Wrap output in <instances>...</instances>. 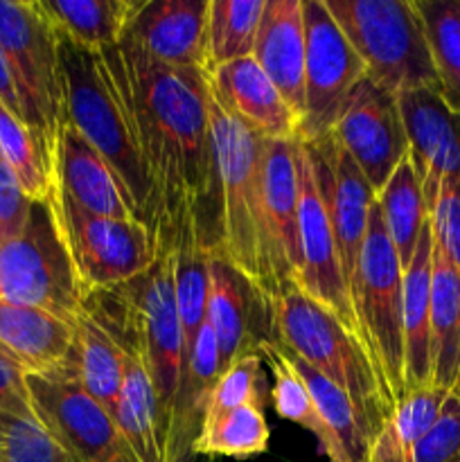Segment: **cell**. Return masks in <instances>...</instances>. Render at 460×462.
Returning a JSON list of instances; mask_svg holds the SVG:
<instances>
[{"instance_id": "1", "label": "cell", "mask_w": 460, "mask_h": 462, "mask_svg": "<svg viewBox=\"0 0 460 462\" xmlns=\"http://www.w3.org/2000/svg\"><path fill=\"white\" fill-rule=\"evenodd\" d=\"M102 59L156 189V251L171 248L179 219L194 212L198 239L212 253L215 158L207 72L162 66L129 36L102 52Z\"/></svg>"}, {"instance_id": "2", "label": "cell", "mask_w": 460, "mask_h": 462, "mask_svg": "<svg viewBox=\"0 0 460 462\" xmlns=\"http://www.w3.org/2000/svg\"><path fill=\"white\" fill-rule=\"evenodd\" d=\"M212 158H215V255L225 257L246 275L266 300H275L291 284L284 280L271 246L262 199L264 138L225 111L207 81Z\"/></svg>"}, {"instance_id": "3", "label": "cell", "mask_w": 460, "mask_h": 462, "mask_svg": "<svg viewBox=\"0 0 460 462\" xmlns=\"http://www.w3.org/2000/svg\"><path fill=\"white\" fill-rule=\"evenodd\" d=\"M84 307L113 341L133 347L143 359L156 391L165 462H174V420L183 386L185 338L176 305L171 248L156 251L153 264L138 278L86 298Z\"/></svg>"}, {"instance_id": "4", "label": "cell", "mask_w": 460, "mask_h": 462, "mask_svg": "<svg viewBox=\"0 0 460 462\" xmlns=\"http://www.w3.org/2000/svg\"><path fill=\"white\" fill-rule=\"evenodd\" d=\"M59 75L61 120L75 126L97 149L115 174L133 219L156 233V189L135 144L129 116L104 66L102 52L59 36Z\"/></svg>"}, {"instance_id": "5", "label": "cell", "mask_w": 460, "mask_h": 462, "mask_svg": "<svg viewBox=\"0 0 460 462\" xmlns=\"http://www.w3.org/2000/svg\"><path fill=\"white\" fill-rule=\"evenodd\" d=\"M271 337L350 397L373 445L395 406L361 338L298 287L271 300Z\"/></svg>"}, {"instance_id": "6", "label": "cell", "mask_w": 460, "mask_h": 462, "mask_svg": "<svg viewBox=\"0 0 460 462\" xmlns=\"http://www.w3.org/2000/svg\"><path fill=\"white\" fill-rule=\"evenodd\" d=\"M365 66V77L401 95L437 90L436 68L415 0H325Z\"/></svg>"}, {"instance_id": "7", "label": "cell", "mask_w": 460, "mask_h": 462, "mask_svg": "<svg viewBox=\"0 0 460 462\" xmlns=\"http://www.w3.org/2000/svg\"><path fill=\"white\" fill-rule=\"evenodd\" d=\"M350 296L361 341L395 406L404 397V269L388 237L377 201L370 208Z\"/></svg>"}, {"instance_id": "8", "label": "cell", "mask_w": 460, "mask_h": 462, "mask_svg": "<svg viewBox=\"0 0 460 462\" xmlns=\"http://www.w3.org/2000/svg\"><path fill=\"white\" fill-rule=\"evenodd\" d=\"M0 50L12 72L23 122L52 171L54 138L61 125L59 32L39 0H0Z\"/></svg>"}, {"instance_id": "9", "label": "cell", "mask_w": 460, "mask_h": 462, "mask_svg": "<svg viewBox=\"0 0 460 462\" xmlns=\"http://www.w3.org/2000/svg\"><path fill=\"white\" fill-rule=\"evenodd\" d=\"M0 298L39 307L70 325L86 311V296L50 199L32 201L21 233L0 244Z\"/></svg>"}, {"instance_id": "10", "label": "cell", "mask_w": 460, "mask_h": 462, "mask_svg": "<svg viewBox=\"0 0 460 462\" xmlns=\"http://www.w3.org/2000/svg\"><path fill=\"white\" fill-rule=\"evenodd\" d=\"M50 203L86 298L138 278L156 260V237L140 221L93 215L57 188Z\"/></svg>"}, {"instance_id": "11", "label": "cell", "mask_w": 460, "mask_h": 462, "mask_svg": "<svg viewBox=\"0 0 460 462\" xmlns=\"http://www.w3.org/2000/svg\"><path fill=\"white\" fill-rule=\"evenodd\" d=\"M305 9V113L300 140L332 134L347 97L365 77V66L325 7V0H302Z\"/></svg>"}, {"instance_id": "12", "label": "cell", "mask_w": 460, "mask_h": 462, "mask_svg": "<svg viewBox=\"0 0 460 462\" xmlns=\"http://www.w3.org/2000/svg\"><path fill=\"white\" fill-rule=\"evenodd\" d=\"M27 393L36 420L77 462H140L115 418L77 383L27 374Z\"/></svg>"}, {"instance_id": "13", "label": "cell", "mask_w": 460, "mask_h": 462, "mask_svg": "<svg viewBox=\"0 0 460 462\" xmlns=\"http://www.w3.org/2000/svg\"><path fill=\"white\" fill-rule=\"evenodd\" d=\"M332 135L356 162L374 197L391 180L401 161L409 158V138L397 95L388 93L368 77L350 93Z\"/></svg>"}, {"instance_id": "14", "label": "cell", "mask_w": 460, "mask_h": 462, "mask_svg": "<svg viewBox=\"0 0 460 462\" xmlns=\"http://www.w3.org/2000/svg\"><path fill=\"white\" fill-rule=\"evenodd\" d=\"M298 244H300L298 289L327 307L352 334L361 338L350 287L338 257L336 237L320 201L309 156L300 140H298Z\"/></svg>"}, {"instance_id": "15", "label": "cell", "mask_w": 460, "mask_h": 462, "mask_svg": "<svg viewBox=\"0 0 460 462\" xmlns=\"http://www.w3.org/2000/svg\"><path fill=\"white\" fill-rule=\"evenodd\" d=\"M302 144L309 156L311 174L332 224L343 273L350 287L365 242L370 208L377 197L350 153L336 143L332 134Z\"/></svg>"}, {"instance_id": "16", "label": "cell", "mask_w": 460, "mask_h": 462, "mask_svg": "<svg viewBox=\"0 0 460 462\" xmlns=\"http://www.w3.org/2000/svg\"><path fill=\"white\" fill-rule=\"evenodd\" d=\"M206 320L219 347L221 373L246 352H257L271 337V302L225 257L210 253Z\"/></svg>"}, {"instance_id": "17", "label": "cell", "mask_w": 460, "mask_h": 462, "mask_svg": "<svg viewBox=\"0 0 460 462\" xmlns=\"http://www.w3.org/2000/svg\"><path fill=\"white\" fill-rule=\"evenodd\" d=\"M397 104L428 212L440 185L460 180V116L446 108L437 90L428 88L397 95Z\"/></svg>"}, {"instance_id": "18", "label": "cell", "mask_w": 460, "mask_h": 462, "mask_svg": "<svg viewBox=\"0 0 460 462\" xmlns=\"http://www.w3.org/2000/svg\"><path fill=\"white\" fill-rule=\"evenodd\" d=\"M210 0H140L124 36L158 63L179 70H207Z\"/></svg>"}, {"instance_id": "19", "label": "cell", "mask_w": 460, "mask_h": 462, "mask_svg": "<svg viewBox=\"0 0 460 462\" xmlns=\"http://www.w3.org/2000/svg\"><path fill=\"white\" fill-rule=\"evenodd\" d=\"M207 81L225 111L253 134L266 140H300V117L253 57L215 68Z\"/></svg>"}, {"instance_id": "20", "label": "cell", "mask_w": 460, "mask_h": 462, "mask_svg": "<svg viewBox=\"0 0 460 462\" xmlns=\"http://www.w3.org/2000/svg\"><path fill=\"white\" fill-rule=\"evenodd\" d=\"M52 188L93 215L133 219L108 162L75 126L63 120L52 149Z\"/></svg>"}, {"instance_id": "21", "label": "cell", "mask_w": 460, "mask_h": 462, "mask_svg": "<svg viewBox=\"0 0 460 462\" xmlns=\"http://www.w3.org/2000/svg\"><path fill=\"white\" fill-rule=\"evenodd\" d=\"M305 50L302 0H266L251 57L300 122L305 113Z\"/></svg>"}, {"instance_id": "22", "label": "cell", "mask_w": 460, "mask_h": 462, "mask_svg": "<svg viewBox=\"0 0 460 462\" xmlns=\"http://www.w3.org/2000/svg\"><path fill=\"white\" fill-rule=\"evenodd\" d=\"M262 199L271 246L284 280L298 287V140H266L262 147Z\"/></svg>"}, {"instance_id": "23", "label": "cell", "mask_w": 460, "mask_h": 462, "mask_svg": "<svg viewBox=\"0 0 460 462\" xmlns=\"http://www.w3.org/2000/svg\"><path fill=\"white\" fill-rule=\"evenodd\" d=\"M75 343V325L39 307L0 298V350L27 374H57Z\"/></svg>"}, {"instance_id": "24", "label": "cell", "mask_w": 460, "mask_h": 462, "mask_svg": "<svg viewBox=\"0 0 460 462\" xmlns=\"http://www.w3.org/2000/svg\"><path fill=\"white\" fill-rule=\"evenodd\" d=\"M431 273L433 226L428 219L419 235L413 260L404 271V395L433 386Z\"/></svg>"}, {"instance_id": "25", "label": "cell", "mask_w": 460, "mask_h": 462, "mask_svg": "<svg viewBox=\"0 0 460 462\" xmlns=\"http://www.w3.org/2000/svg\"><path fill=\"white\" fill-rule=\"evenodd\" d=\"M122 373L124 364H122L120 346L88 311H84L75 323V343L66 364L57 374L48 377H61L77 383L115 418Z\"/></svg>"}, {"instance_id": "26", "label": "cell", "mask_w": 460, "mask_h": 462, "mask_svg": "<svg viewBox=\"0 0 460 462\" xmlns=\"http://www.w3.org/2000/svg\"><path fill=\"white\" fill-rule=\"evenodd\" d=\"M431 383L445 391L460 379V271L433 237Z\"/></svg>"}, {"instance_id": "27", "label": "cell", "mask_w": 460, "mask_h": 462, "mask_svg": "<svg viewBox=\"0 0 460 462\" xmlns=\"http://www.w3.org/2000/svg\"><path fill=\"white\" fill-rule=\"evenodd\" d=\"M122 350V391L115 409V422L140 462H165L161 415L152 377L138 352L117 343Z\"/></svg>"}, {"instance_id": "28", "label": "cell", "mask_w": 460, "mask_h": 462, "mask_svg": "<svg viewBox=\"0 0 460 462\" xmlns=\"http://www.w3.org/2000/svg\"><path fill=\"white\" fill-rule=\"evenodd\" d=\"M59 36L106 52L124 39L140 0H39Z\"/></svg>"}, {"instance_id": "29", "label": "cell", "mask_w": 460, "mask_h": 462, "mask_svg": "<svg viewBox=\"0 0 460 462\" xmlns=\"http://www.w3.org/2000/svg\"><path fill=\"white\" fill-rule=\"evenodd\" d=\"M446 393L440 386H427L404 395L373 440L363 462H410L418 442L440 415Z\"/></svg>"}, {"instance_id": "30", "label": "cell", "mask_w": 460, "mask_h": 462, "mask_svg": "<svg viewBox=\"0 0 460 462\" xmlns=\"http://www.w3.org/2000/svg\"><path fill=\"white\" fill-rule=\"evenodd\" d=\"M377 206L382 212V221L386 226V233L395 246L400 257L401 269H409L410 260L418 248L419 235L428 221L427 203H424L422 185L413 170L410 158H404L391 176L382 192L377 194Z\"/></svg>"}, {"instance_id": "31", "label": "cell", "mask_w": 460, "mask_h": 462, "mask_svg": "<svg viewBox=\"0 0 460 462\" xmlns=\"http://www.w3.org/2000/svg\"><path fill=\"white\" fill-rule=\"evenodd\" d=\"M437 77V95L460 116V0H415Z\"/></svg>"}, {"instance_id": "32", "label": "cell", "mask_w": 460, "mask_h": 462, "mask_svg": "<svg viewBox=\"0 0 460 462\" xmlns=\"http://www.w3.org/2000/svg\"><path fill=\"white\" fill-rule=\"evenodd\" d=\"M257 355L262 356L266 368L271 370V377H273L271 402H273V409L278 411L280 418L307 429L316 438V442H318L320 454L329 462H334L336 451H334L332 436H329L323 418L318 415V409H316L314 400H311L309 388L305 386L300 374L293 370L291 361L287 359L282 347L275 341H264L257 347Z\"/></svg>"}, {"instance_id": "33", "label": "cell", "mask_w": 460, "mask_h": 462, "mask_svg": "<svg viewBox=\"0 0 460 462\" xmlns=\"http://www.w3.org/2000/svg\"><path fill=\"white\" fill-rule=\"evenodd\" d=\"M271 429L257 406H239L198 427L189 454L246 460L269 449Z\"/></svg>"}, {"instance_id": "34", "label": "cell", "mask_w": 460, "mask_h": 462, "mask_svg": "<svg viewBox=\"0 0 460 462\" xmlns=\"http://www.w3.org/2000/svg\"><path fill=\"white\" fill-rule=\"evenodd\" d=\"M264 5L266 0H210L207 70L251 57Z\"/></svg>"}, {"instance_id": "35", "label": "cell", "mask_w": 460, "mask_h": 462, "mask_svg": "<svg viewBox=\"0 0 460 462\" xmlns=\"http://www.w3.org/2000/svg\"><path fill=\"white\" fill-rule=\"evenodd\" d=\"M0 156L30 201L52 194V171L25 122L0 104Z\"/></svg>"}, {"instance_id": "36", "label": "cell", "mask_w": 460, "mask_h": 462, "mask_svg": "<svg viewBox=\"0 0 460 462\" xmlns=\"http://www.w3.org/2000/svg\"><path fill=\"white\" fill-rule=\"evenodd\" d=\"M264 361L257 352H246L235 359L212 386L206 400L201 424L206 420L216 418L225 411L239 409V406H257L264 409Z\"/></svg>"}, {"instance_id": "37", "label": "cell", "mask_w": 460, "mask_h": 462, "mask_svg": "<svg viewBox=\"0 0 460 462\" xmlns=\"http://www.w3.org/2000/svg\"><path fill=\"white\" fill-rule=\"evenodd\" d=\"M0 462H77L36 418L0 413Z\"/></svg>"}, {"instance_id": "38", "label": "cell", "mask_w": 460, "mask_h": 462, "mask_svg": "<svg viewBox=\"0 0 460 462\" xmlns=\"http://www.w3.org/2000/svg\"><path fill=\"white\" fill-rule=\"evenodd\" d=\"M410 462H460V379L446 393L440 415L418 442Z\"/></svg>"}, {"instance_id": "39", "label": "cell", "mask_w": 460, "mask_h": 462, "mask_svg": "<svg viewBox=\"0 0 460 462\" xmlns=\"http://www.w3.org/2000/svg\"><path fill=\"white\" fill-rule=\"evenodd\" d=\"M428 219L436 242L460 271V180H446L440 185L428 208Z\"/></svg>"}, {"instance_id": "40", "label": "cell", "mask_w": 460, "mask_h": 462, "mask_svg": "<svg viewBox=\"0 0 460 462\" xmlns=\"http://www.w3.org/2000/svg\"><path fill=\"white\" fill-rule=\"evenodd\" d=\"M32 201L18 188L16 179L0 156V244L16 237L25 226Z\"/></svg>"}, {"instance_id": "41", "label": "cell", "mask_w": 460, "mask_h": 462, "mask_svg": "<svg viewBox=\"0 0 460 462\" xmlns=\"http://www.w3.org/2000/svg\"><path fill=\"white\" fill-rule=\"evenodd\" d=\"M0 413L36 418L27 393V373L0 350Z\"/></svg>"}, {"instance_id": "42", "label": "cell", "mask_w": 460, "mask_h": 462, "mask_svg": "<svg viewBox=\"0 0 460 462\" xmlns=\"http://www.w3.org/2000/svg\"><path fill=\"white\" fill-rule=\"evenodd\" d=\"M0 104L21 117V104H18V95H16V88H14L12 72H9L7 59H5L3 50H0Z\"/></svg>"}]
</instances>
